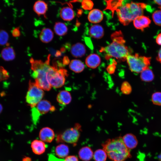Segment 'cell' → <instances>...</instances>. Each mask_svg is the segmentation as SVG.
<instances>
[{
	"mask_svg": "<svg viewBox=\"0 0 161 161\" xmlns=\"http://www.w3.org/2000/svg\"><path fill=\"white\" fill-rule=\"evenodd\" d=\"M112 42L107 46L102 47L100 50L104 52L107 59L113 57L124 61L130 54V50L125 44V41L120 31H116L111 36Z\"/></svg>",
	"mask_w": 161,
	"mask_h": 161,
	"instance_id": "cell-1",
	"label": "cell"
},
{
	"mask_svg": "<svg viewBox=\"0 0 161 161\" xmlns=\"http://www.w3.org/2000/svg\"><path fill=\"white\" fill-rule=\"evenodd\" d=\"M109 158L113 161H123L131 157L130 150L121 137L108 139L102 145Z\"/></svg>",
	"mask_w": 161,
	"mask_h": 161,
	"instance_id": "cell-2",
	"label": "cell"
},
{
	"mask_svg": "<svg viewBox=\"0 0 161 161\" xmlns=\"http://www.w3.org/2000/svg\"><path fill=\"white\" fill-rule=\"evenodd\" d=\"M49 56L48 59L44 62L32 58L30 60L32 71V76L35 80V83L42 89L47 91L51 87L47 78V73L51 66L49 64Z\"/></svg>",
	"mask_w": 161,
	"mask_h": 161,
	"instance_id": "cell-3",
	"label": "cell"
},
{
	"mask_svg": "<svg viewBox=\"0 0 161 161\" xmlns=\"http://www.w3.org/2000/svg\"><path fill=\"white\" fill-rule=\"evenodd\" d=\"M146 7L144 3L131 2L122 5L116 11L120 23L126 25L137 17L142 16Z\"/></svg>",
	"mask_w": 161,
	"mask_h": 161,
	"instance_id": "cell-4",
	"label": "cell"
},
{
	"mask_svg": "<svg viewBox=\"0 0 161 161\" xmlns=\"http://www.w3.org/2000/svg\"><path fill=\"white\" fill-rule=\"evenodd\" d=\"M68 76L67 71L57 66H51L47 75L48 80L51 86L56 88L61 87L65 83L66 77Z\"/></svg>",
	"mask_w": 161,
	"mask_h": 161,
	"instance_id": "cell-5",
	"label": "cell"
},
{
	"mask_svg": "<svg viewBox=\"0 0 161 161\" xmlns=\"http://www.w3.org/2000/svg\"><path fill=\"white\" fill-rule=\"evenodd\" d=\"M126 60L130 70L135 73H139L148 67L151 58L140 56L136 53L134 55H129Z\"/></svg>",
	"mask_w": 161,
	"mask_h": 161,
	"instance_id": "cell-6",
	"label": "cell"
},
{
	"mask_svg": "<svg viewBox=\"0 0 161 161\" xmlns=\"http://www.w3.org/2000/svg\"><path fill=\"white\" fill-rule=\"evenodd\" d=\"M44 95L43 90L37 85L35 83L30 81L26 96V101L32 108L35 107Z\"/></svg>",
	"mask_w": 161,
	"mask_h": 161,
	"instance_id": "cell-7",
	"label": "cell"
},
{
	"mask_svg": "<svg viewBox=\"0 0 161 161\" xmlns=\"http://www.w3.org/2000/svg\"><path fill=\"white\" fill-rule=\"evenodd\" d=\"M80 126L76 124L73 127L66 129L57 136L58 143L66 142L75 145L80 136Z\"/></svg>",
	"mask_w": 161,
	"mask_h": 161,
	"instance_id": "cell-8",
	"label": "cell"
},
{
	"mask_svg": "<svg viewBox=\"0 0 161 161\" xmlns=\"http://www.w3.org/2000/svg\"><path fill=\"white\" fill-rule=\"evenodd\" d=\"M133 21L135 27L142 31L144 29L149 27L151 23L148 17L143 15L137 17Z\"/></svg>",
	"mask_w": 161,
	"mask_h": 161,
	"instance_id": "cell-9",
	"label": "cell"
},
{
	"mask_svg": "<svg viewBox=\"0 0 161 161\" xmlns=\"http://www.w3.org/2000/svg\"><path fill=\"white\" fill-rule=\"evenodd\" d=\"M39 137L41 140L43 141L50 143L54 139L55 134L52 129L50 128L45 127L40 130Z\"/></svg>",
	"mask_w": 161,
	"mask_h": 161,
	"instance_id": "cell-10",
	"label": "cell"
},
{
	"mask_svg": "<svg viewBox=\"0 0 161 161\" xmlns=\"http://www.w3.org/2000/svg\"><path fill=\"white\" fill-rule=\"evenodd\" d=\"M35 107L41 115L45 114L49 111L54 112L55 110V107L52 105L49 101L46 100H41Z\"/></svg>",
	"mask_w": 161,
	"mask_h": 161,
	"instance_id": "cell-11",
	"label": "cell"
},
{
	"mask_svg": "<svg viewBox=\"0 0 161 161\" xmlns=\"http://www.w3.org/2000/svg\"><path fill=\"white\" fill-rule=\"evenodd\" d=\"M122 139L126 146L129 150L135 148L138 143L136 137L132 134H125L122 137Z\"/></svg>",
	"mask_w": 161,
	"mask_h": 161,
	"instance_id": "cell-12",
	"label": "cell"
},
{
	"mask_svg": "<svg viewBox=\"0 0 161 161\" xmlns=\"http://www.w3.org/2000/svg\"><path fill=\"white\" fill-rule=\"evenodd\" d=\"M86 52L84 45L78 43L73 45L70 49V52L72 55L76 58L81 57L84 56Z\"/></svg>",
	"mask_w": 161,
	"mask_h": 161,
	"instance_id": "cell-13",
	"label": "cell"
},
{
	"mask_svg": "<svg viewBox=\"0 0 161 161\" xmlns=\"http://www.w3.org/2000/svg\"><path fill=\"white\" fill-rule=\"evenodd\" d=\"M31 147L34 153L37 155H40L45 152L47 145L42 141L35 140L32 142Z\"/></svg>",
	"mask_w": 161,
	"mask_h": 161,
	"instance_id": "cell-14",
	"label": "cell"
},
{
	"mask_svg": "<svg viewBox=\"0 0 161 161\" xmlns=\"http://www.w3.org/2000/svg\"><path fill=\"white\" fill-rule=\"evenodd\" d=\"M103 17V13L101 11L97 9H94L89 13L88 18L90 22L96 24L101 21Z\"/></svg>",
	"mask_w": 161,
	"mask_h": 161,
	"instance_id": "cell-15",
	"label": "cell"
},
{
	"mask_svg": "<svg viewBox=\"0 0 161 161\" xmlns=\"http://www.w3.org/2000/svg\"><path fill=\"white\" fill-rule=\"evenodd\" d=\"M56 99L61 105L65 106L70 103L72 97L69 92L66 90L60 91L58 94Z\"/></svg>",
	"mask_w": 161,
	"mask_h": 161,
	"instance_id": "cell-16",
	"label": "cell"
},
{
	"mask_svg": "<svg viewBox=\"0 0 161 161\" xmlns=\"http://www.w3.org/2000/svg\"><path fill=\"white\" fill-rule=\"evenodd\" d=\"M101 62L100 56L95 54L89 55L86 58L85 63L86 66L91 68L95 69L99 66Z\"/></svg>",
	"mask_w": 161,
	"mask_h": 161,
	"instance_id": "cell-17",
	"label": "cell"
},
{
	"mask_svg": "<svg viewBox=\"0 0 161 161\" xmlns=\"http://www.w3.org/2000/svg\"><path fill=\"white\" fill-rule=\"evenodd\" d=\"M89 32L90 35L95 38H100L104 35V30L103 27L98 24L93 25L90 27Z\"/></svg>",
	"mask_w": 161,
	"mask_h": 161,
	"instance_id": "cell-18",
	"label": "cell"
},
{
	"mask_svg": "<svg viewBox=\"0 0 161 161\" xmlns=\"http://www.w3.org/2000/svg\"><path fill=\"white\" fill-rule=\"evenodd\" d=\"M47 9V4L42 1H36L35 2L33 7L34 12L39 16L45 15Z\"/></svg>",
	"mask_w": 161,
	"mask_h": 161,
	"instance_id": "cell-19",
	"label": "cell"
},
{
	"mask_svg": "<svg viewBox=\"0 0 161 161\" xmlns=\"http://www.w3.org/2000/svg\"><path fill=\"white\" fill-rule=\"evenodd\" d=\"M78 155L79 157L81 160L84 161H88L93 157V153L90 148L85 146L80 149Z\"/></svg>",
	"mask_w": 161,
	"mask_h": 161,
	"instance_id": "cell-20",
	"label": "cell"
},
{
	"mask_svg": "<svg viewBox=\"0 0 161 161\" xmlns=\"http://www.w3.org/2000/svg\"><path fill=\"white\" fill-rule=\"evenodd\" d=\"M60 14L61 18L64 20L70 21L74 17V13L72 9L69 7L62 8L60 10Z\"/></svg>",
	"mask_w": 161,
	"mask_h": 161,
	"instance_id": "cell-21",
	"label": "cell"
},
{
	"mask_svg": "<svg viewBox=\"0 0 161 161\" xmlns=\"http://www.w3.org/2000/svg\"><path fill=\"white\" fill-rule=\"evenodd\" d=\"M54 37L53 32L50 29L44 28L39 35L40 40L43 43H48L51 41Z\"/></svg>",
	"mask_w": 161,
	"mask_h": 161,
	"instance_id": "cell-22",
	"label": "cell"
},
{
	"mask_svg": "<svg viewBox=\"0 0 161 161\" xmlns=\"http://www.w3.org/2000/svg\"><path fill=\"white\" fill-rule=\"evenodd\" d=\"M69 68L72 71L76 73H80L85 68L84 64L80 60L74 59L72 60L69 64Z\"/></svg>",
	"mask_w": 161,
	"mask_h": 161,
	"instance_id": "cell-23",
	"label": "cell"
},
{
	"mask_svg": "<svg viewBox=\"0 0 161 161\" xmlns=\"http://www.w3.org/2000/svg\"><path fill=\"white\" fill-rule=\"evenodd\" d=\"M1 56L4 60L6 61H10L15 58V54L12 48L7 47L5 48L2 50Z\"/></svg>",
	"mask_w": 161,
	"mask_h": 161,
	"instance_id": "cell-24",
	"label": "cell"
},
{
	"mask_svg": "<svg viewBox=\"0 0 161 161\" xmlns=\"http://www.w3.org/2000/svg\"><path fill=\"white\" fill-rule=\"evenodd\" d=\"M55 151L56 155L59 157L63 159L67 156L69 148L66 145L60 144L56 147Z\"/></svg>",
	"mask_w": 161,
	"mask_h": 161,
	"instance_id": "cell-25",
	"label": "cell"
},
{
	"mask_svg": "<svg viewBox=\"0 0 161 161\" xmlns=\"http://www.w3.org/2000/svg\"><path fill=\"white\" fill-rule=\"evenodd\" d=\"M55 33L60 36L66 35L68 31V28L63 23L58 22L55 23L54 27Z\"/></svg>",
	"mask_w": 161,
	"mask_h": 161,
	"instance_id": "cell-26",
	"label": "cell"
},
{
	"mask_svg": "<svg viewBox=\"0 0 161 161\" xmlns=\"http://www.w3.org/2000/svg\"><path fill=\"white\" fill-rule=\"evenodd\" d=\"M140 78L142 81L149 82L154 79V75L152 70L148 67L141 72Z\"/></svg>",
	"mask_w": 161,
	"mask_h": 161,
	"instance_id": "cell-27",
	"label": "cell"
},
{
	"mask_svg": "<svg viewBox=\"0 0 161 161\" xmlns=\"http://www.w3.org/2000/svg\"><path fill=\"white\" fill-rule=\"evenodd\" d=\"M107 6L105 10L109 9L111 10L112 14L115 10H116L122 5V0H108L106 1Z\"/></svg>",
	"mask_w": 161,
	"mask_h": 161,
	"instance_id": "cell-28",
	"label": "cell"
},
{
	"mask_svg": "<svg viewBox=\"0 0 161 161\" xmlns=\"http://www.w3.org/2000/svg\"><path fill=\"white\" fill-rule=\"evenodd\" d=\"M107 155L103 149L96 150L93 154V157L95 161H106Z\"/></svg>",
	"mask_w": 161,
	"mask_h": 161,
	"instance_id": "cell-29",
	"label": "cell"
},
{
	"mask_svg": "<svg viewBox=\"0 0 161 161\" xmlns=\"http://www.w3.org/2000/svg\"><path fill=\"white\" fill-rule=\"evenodd\" d=\"M49 161H79L77 157L74 155L67 156L64 159L56 157L52 154H49L48 155Z\"/></svg>",
	"mask_w": 161,
	"mask_h": 161,
	"instance_id": "cell-30",
	"label": "cell"
},
{
	"mask_svg": "<svg viewBox=\"0 0 161 161\" xmlns=\"http://www.w3.org/2000/svg\"><path fill=\"white\" fill-rule=\"evenodd\" d=\"M152 18L156 24L161 26V10H157L154 12Z\"/></svg>",
	"mask_w": 161,
	"mask_h": 161,
	"instance_id": "cell-31",
	"label": "cell"
},
{
	"mask_svg": "<svg viewBox=\"0 0 161 161\" xmlns=\"http://www.w3.org/2000/svg\"><path fill=\"white\" fill-rule=\"evenodd\" d=\"M121 90L123 94L129 95L131 92L132 88L129 83L125 81L123 82L121 85Z\"/></svg>",
	"mask_w": 161,
	"mask_h": 161,
	"instance_id": "cell-32",
	"label": "cell"
},
{
	"mask_svg": "<svg viewBox=\"0 0 161 161\" xmlns=\"http://www.w3.org/2000/svg\"><path fill=\"white\" fill-rule=\"evenodd\" d=\"M31 115L33 123L36 125L41 115L35 107L32 108Z\"/></svg>",
	"mask_w": 161,
	"mask_h": 161,
	"instance_id": "cell-33",
	"label": "cell"
},
{
	"mask_svg": "<svg viewBox=\"0 0 161 161\" xmlns=\"http://www.w3.org/2000/svg\"><path fill=\"white\" fill-rule=\"evenodd\" d=\"M151 100L154 104L161 106V92L154 93L152 95Z\"/></svg>",
	"mask_w": 161,
	"mask_h": 161,
	"instance_id": "cell-34",
	"label": "cell"
},
{
	"mask_svg": "<svg viewBox=\"0 0 161 161\" xmlns=\"http://www.w3.org/2000/svg\"><path fill=\"white\" fill-rule=\"evenodd\" d=\"M8 35L5 31L0 30V45H3L6 44L8 41Z\"/></svg>",
	"mask_w": 161,
	"mask_h": 161,
	"instance_id": "cell-35",
	"label": "cell"
},
{
	"mask_svg": "<svg viewBox=\"0 0 161 161\" xmlns=\"http://www.w3.org/2000/svg\"><path fill=\"white\" fill-rule=\"evenodd\" d=\"M82 8L86 10H91L93 7L94 4L92 1L89 0H84L82 2Z\"/></svg>",
	"mask_w": 161,
	"mask_h": 161,
	"instance_id": "cell-36",
	"label": "cell"
},
{
	"mask_svg": "<svg viewBox=\"0 0 161 161\" xmlns=\"http://www.w3.org/2000/svg\"><path fill=\"white\" fill-rule=\"evenodd\" d=\"M9 77L8 73L3 67H0V81L8 79Z\"/></svg>",
	"mask_w": 161,
	"mask_h": 161,
	"instance_id": "cell-37",
	"label": "cell"
},
{
	"mask_svg": "<svg viewBox=\"0 0 161 161\" xmlns=\"http://www.w3.org/2000/svg\"><path fill=\"white\" fill-rule=\"evenodd\" d=\"M116 68V62H115L109 65L106 68V70L109 74H113L115 71Z\"/></svg>",
	"mask_w": 161,
	"mask_h": 161,
	"instance_id": "cell-38",
	"label": "cell"
},
{
	"mask_svg": "<svg viewBox=\"0 0 161 161\" xmlns=\"http://www.w3.org/2000/svg\"><path fill=\"white\" fill-rule=\"evenodd\" d=\"M156 42L158 45H161V33L159 34L156 38Z\"/></svg>",
	"mask_w": 161,
	"mask_h": 161,
	"instance_id": "cell-39",
	"label": "cell"
},
{
	"mask_svg": "<svg viewBox=\"0 0 161 161\" xmlns=\"http://www.w3.org/2000/svg\"><path fill=\"white\" fill-rule=\"evenodd\" d=\"M156 60L158 62L161 63V47L159 51Z\"/></svg>",
	"mask_w": 161,
	"mask_h": 161,
	"instance_id": "cell-40",
	"label": "cell"
},
{
	"mask_svg": "<svg viewBox=\"0 0 161 161\" xmlns=\"http://www.w3.org/2000/svg\"><path fill=\"white\" fill-rule=\"evenodd\" d=\"M63 60V64L64 65H67L69 64V60L68 57H64Z\"/></svg>",
	"mask_w": 161,
	"mask_h": 161,
	"instance_id": "cell-41",
	"label": "cell"
},
{
	"mask_svg": "<svg viewBox=\"0 0 161 161\" xmlns=\"http://www.w3.org/2000/svg\"><path fill=\"white\" fill-rule=\"evenodd\" d=\"M13 32V33L14 36H17L20 35V31L18 29H16Z\"/></svg>",
	"mask_w": 161,
	"mask_h": 161,
	"instance_id": "cell-42",
	"label": "cell"
},
{
	"mask_svg": "<svg viewBox=\"0 0 161 161\" xmlns=\"http://www.w3.org/2000/svg\"><path fill=\"white\" fill-rule=\"evenodd\" d=\"M154 3L159 6L158 8L161 10V0H154Z\"/></svg>",
	"mask_w": 161,
	"mask_h": 161,
	"instance_id": "cell-43",
	"label": "cell"
},
{
	"mask_svg": "<svg viewBox=\"0 0 161 161\" xmlns=\"http://www.w3.org/2000/svg\"><path fill=\"white\" fill-rule=\"evenodd\" d=\"M23 161H31V160L29 157H26L23 159Z\"/></svg>",
	"mask_w": 161,
	"mask_h": 161,
	"instance_id": "cell-44",
	"label": "cell"
},
{
	"mask_svg": "<svg viewBox=\"0 0 161 161\" xmlns=\"http://www.w3.org/2000/svg\"><path fill=\"white\" fill-rule=\"evenodd\" d=\"M2 109H3L2 106V105H1V104L0 103V114L2 112Z\"/></svg>",
	"mask_w": 161,
	"mask_h": 161,
	"instance_id": "cell-45",
	"label": "cell"
},
{
	"mask_svg": "<svg viewBox=\"0 0 161 161\" xmlns=\"http://www.w3.org/2000/svg\"><path fill=\"white\" fill-rule=\"evenodd\" d=\"M159 158L160 161H161V153L159 155Z\"/></svg>",
	"mask_w": 161,
	"mask_h": 161,
	"instance_id": "cell-46",
	"label": "cell"
}]
</instances>
